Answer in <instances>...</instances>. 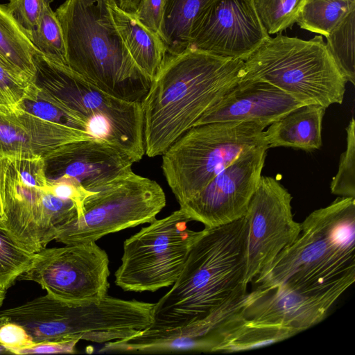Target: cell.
Wrapping results in <instances>:
<instances>
[{
	"instance_id": "1",
	"label": "cell",
	"mask_w": 355,
	"mask_h": 355,
	"mask_svg": "<svg viewBox=\"0 0 355 355\" xmlns=\"http://www.w3.org/2000/svg\"><path fill=\"white\" fill-rule=\"evenodd\" d=\"M246 216L199 232L171 288L157 302L146 328L165 334H216L247 295Z\"/></svg>"
},
{
	"instance_id": "2",
	"label": "cell",
	"mask_w": 355,
	"mask_h": 355,
	"mask_svg": "<svg viewBox=\"0 0 355 355\" xmlns=\"http://www.w3.org/2000/svg\"><path fill=\"white\" fill-rule=\"evenodd\" d=\"M244 77L239 59L191 48L166 54L141 103L145 154L162 155Z\"/></svg>"
},
{
	"instance_id": "3",
	"label": "cell",
	"mask_w": 355,
	"mask_h": 355,
	"mask_svg": "<svg viewBox=\"0 0 355 355\" xmlns=\"http://www.w3.org/2000/svg\"><path fill=\"white\" fill-rule=\"evenodd\" d=\"M297 239L252 281L306 294L355 281V198L340 196L311 212Z\"/></svg>"
},
{
	"instance_id": "4",
	"label": "cell",
	"mask_w": 355,
	"mask_h": 355,
	"mask_svg": "<svg viewBox=\"0 0 355 355\" xmlns=\"http://www.w3.org/2000/svg\"><path fill=\"white\" fill-rule=\"evenodd\" d=\"M55 13L62 31L67 66L106 94L141 103L153 80L132 59L107 0H66Z\"/></svg>"
},
{
	"instance_id": "5",
	"label": "cell",
	"mask_w": 355,
	"mask_h": 355,
	"mask_svg": "<svg viewBox=\"0 0 355 355\" xmlns=\"http://www.w3.org/2000/svg\"><path fill=\"white\" fill-rule=\"evenodd\" d=\"M245 79L267 82L303 105L341 104L347 80L322 35L268 36L245 60Z\"/></svg>"
},
{
	"instance_id": "6",
	"label": "cell",
	"mask_w": 355,
	"mask_h": 355,
	"mask_svg": "<svg viewBox=\"0 0 355 355\" xmlns=\"http://www.w3.org/2000/svg\"><path fill=\"white\" fill-rule=\"evenodd\" d=\"M33 84L87 123L91 135L120 148L135 162L145 154L141 103L106 94L67 65L33 55Z\"/></svg>"
},
{
	"instance_id": "7",
	"label": "cell",
	"mask_w": 355,
	"mask_h": 355,
	"mask_svg": "<svg viewBox=\"0 0 355 355\" xmlns=\"http://www.w3.org/2000/svg\"><path fill=\"white\" fill-rule=\"evenodd\" d=\"M265 128L252 122L218 121L194 125L180 136L162 155V164L179 205L199 193L242 153L267 146Z\"/></svg>"
},
{
	"instance_id": "8",
	"label": "cell",
	"mask_w": 355,
	"mask_h": 355,
	"mask_svg": "<svg viewBox=\"0 0 355 355\" xmlns=\"http://www.w3.org/2000/svg\"><path fill=\"white\" fill-rule=\"evenodd\" d=\"M165 205L161 186L132 171L87 197L80 214L62 226L55 240L65 245L96 242L107 234L153 222Z\"/></svg>"
},
{
	"instance_id": "9",
	"label": "cell",
	"mask_w": 355,
	"mask_h": 355,
	"mask_svg": "<svg viewBox=\"0 0 355 355\" xmlns=\"http://www.w3.org/2000/svg\"><path fill=\"white\" fill-rule=\"evenodd\" d=\"M181 209L149 223L124 241L115 284L125 291L154 292L172 286L180 276L199 232Z\"/></svg>"
},
{
	"instance_id": "10",
	"label": "cell",
	"mask_w": 355,
	"mask_h": 355,
	"mask_svg": "<svg viewBox=\"0 0 355 355\" xmlns=\"http://www.w3.org/2000/svg\"><path fill=\"white\" fill-rule=\"evenodd\" d=\"M109 276L107 253L90 242L43 249L18 280L35 282L57 300L80 304L104 298Z\"/></svg>"
},
{
	"instance_id": "11",
	"label": "cell",
	"mask_w": 355,
	"mask_h": 355,
	"mask_svg": "<svg viewBox=\"0 0 355 355\" xmlns=\"http://www.w3.org/2000/svg\"><path fill=\"white\" fill-rule=\"evenodd\" d=\"M292 196L274 178L262 176L245 214L248 222L245 282H250L298 237Z\"/></svg>"
},
{
	"instance_id": "12",
	"label": "cell",
	"mask_w": 355,
	"mask_h": 355,
	"mask_svg": "<svg viewBox=\"0 0 355 355\" xmlns=\"http://www.w3.org/2000/svg\"><path fill=\"white\" fill-rule=\"evenodd\" d=\"M3 228L26 250L37 253L77 216L74 202L24 184L6 157Z\"/></svg>"
},
{
	"instance_id": "13",
	"label": "cell",
	"mask_w": 355,
	"mask_h": 355,
	"mask_svg": "<svg viewBox=\"0 0 355 355\" xmlns=\"http://www.w3.org/2000/svg\"><path fill=\"white\" fill-rule=\"evenodd\" d=\"M268 148L264 145L242 153L180 209L207 227L244 216L261 177Z\"/></svg>"
},
{
	"instance_id": "14",
	"label": "cell",
	"mask_w": 355,
	"mask_h": 355,
	"mask_svg": "<svg viewBox=\"0 0 355 355\" xmlns=\"http://www.w3.org/2000/svg\"><path fill=\"white\" fill-rule=\"evenodd\" d=\"M268 36L252 0H211L193 26L189 48L244 61Z\"/></svg>"
},
{
	"instance_id": "15",
	"label": "cell",
	"mask_w": 355,
	"mask_h": 355,
	"mask_svg": "<svg viewBox=\"0 0 355 355\" xmlns=\"http://www.w3.org/2000/svg\"><path fill=\"white\" fill-rule=\"evenodd\" d=\"M348 288L306 294L280 286H256L247 293L238 313L252 323L282 327L298 334L322 322Z\"/></svg>"
},
{
	"instance_id": "16",
	"label": "cell",
	"mask_w": 355,
	"mask_h": 355,
	"mask_svg": "<svg viewBox=\"0 0 355 355\" xmlns=\"http://www.w3.org/2000/svg\"><path fill=\"white\" fill-rule=\"evenodd\" d=\"M44 159L47 182L69 180L89 191L128 174L134 163L120 148L96 137L64 144Z\"/></svg>"
},
{
	"instance_id": "17",
	"label": "cell",
	"mask_w": 355,
	"mask_h": 355,
	"mask_svg": "<svg viewBox=\"0 0 355 355\" xmlns=\"http://www.w3.org/2000/svg\"><path fill=\"white\" fill-rule=\"evenodd\" d=\"M302 105L267 82L243 78L206 111L193 126L218 121H240L256 123L266 128Z\"/></svg>"
},
{
	"instance_id": "18",
	"label": "cell",
	"mask_w": 355,
	"mask_h": 355,
	"mask_svg": "<svg viewBox=\"0 0 355 355\" xmlns=\"http://www.w3.org/2000/svg\"><path fill=\"white\" fill-rule=\"evenodd\" d=\"M92 137L88 132L0 104V154L3 156L37 155L44 158L64 144Z\"/></svg>"
},
{
	"instance_id": "19",
	"label": "cell",
	"mask_w": 355,
	"mask_h": 355,
	"mask_svg": "<svg viewBox=\"0 0 355 355\" xmlns=\"http://www.w3.org/2000/svg\"><path fill=\"white\" fill-rule=\"evenodd\" d=\"M326 109L320 105H302L272 122L264 131L268 148L282 146L309 152L320 148Z\"/></svg>"
},
{
	"instance_id": "20",
	"label": "cell",
	"mask_w": 355,
	"mask_h": 355,
	"mask_svg": "<svg viewBox=\"0 0 355 355\" xmlns=\"http://www.w3.org/2000/svg\"><path fill=\"white\" fill-rule=\"evenodd\" d=\"M110 10L121 40L138 68L152 80L166 54L159 36L141 25L130 13L108 1Z\"/></svg>"
},
{
	"instance_id": "21",
	"label": "cell",
	"mask_w": 355,
	"mask_h": 355,
	"mask_svg": "<svg viewBox=\"0 0 355 355\" xmlns=\"http://www.w3.org/2000/svg\"><path fill=\"white\" fill-rule=\"evenodd\" d=\"M297 333L279 326L252 323L238 311L218 330L214 352H234L253 349L288 339Z\"/></svg>"
},
{
	"instance_id": "22",
	"label": "cell",
	"mask_w": 355,
	"mask_h": 355,
	"mask_svg": "<svg viewBox=\"0 0 355 355\" xmlns=\"http://www.w3.org/2000/svg\"><path fill=\"white\" fill-rule=\"evenodd\" d=\"M36 49L26 33L0 4V64L26 81L33 83Z\"/></svg>"
},
{
	"instance_id": "23",
	"label": "cell",
	"mask_w": 355,
	"mask_h": 355,
	"mask_svg": "<svg viewBox=\"0 0 355 355\" xmlns=\"http://www.w3.org/2000/svg\"><path fill=\"white\" fill-rule=\"evenodd\" d=\"M211 0H165L158 35L166 54L177 55L189 48L193 26Z\"/></svg>"
},
{
	"instance_id": "24",
	"label": "cell",
	"mask_w": 355,
	"mask_h": 355,
	"mask_svg": "<svg viewBox=\"0 0 355 355\" xmlns=\"http://www.w3.org/2000/svg\"><path fill=\"white\" fill-rule=\"evenodd\" d=\"M355 10V0H305L296 23L302 29L324 37Z\"/></svg>"
},
{
	"instance_id": "25",
	"label": "cell",
	"mask_w": 355,
	"mask_h": 355,
	"mask_svg": "<svg viewBox=\"0 0 355 355\" xmlns=\"http://www.w3.org/2000/svg\"><path fill=\"white\" fill-rule=\"evenodd\" d=\"M49 122L88 132L87 122L70 112L51 96L35 85L31 94L17 107Z\"/></svg>"
},
{
	"instance_id": "26",
	"label": "cell",
	"mask_w": 355,
	"mask_h": 355,
	"mask_svg": "<svg viewBox=\"0 0 355 355\" xmlns=\"http://www.w3.org/2000/svg\"><path fill=\"white\" fill-rule=\"evenodd\" d=\"M28 37L35 49L45 58L67 65L62 28L50 4L44 7L35 28Z\"/></svg>"
},
{
	"instance_id": "27",
	"label": "cell",
	"mask_w": 355,
	"mask_h": 355,
	"mask_svg": "<svg viewBox=\"0 0 355 355\" xmlns=\"http://www.w3.org/2000/svg\"><path fill=\"white\" fill-rule=\"evenodd\" d=\"M327 47L347 82L355 85V10L329 35Z\"/></svg>"
},
{
	"instance_id": "28",
	"label": "cell",
	"mask_w": 355,
	"mask_h": 355,
	"mask_svg": "<svg viewBox=\"0 0 355 355\" xmlns=\"http://www.w3.org/2000/svg\"><path fill=\"white\" fill-rule=\"evenodd\" d=\"M35 254L21 246L0 226V288H9L30 267Z\"/></svg>"
},
{
	"instance_id": "29",
	"label": "cell",
	"mask_w": 355,
	"mask_h": 355,
	"mask_svg": "<svg viewBox=\"0 0 355 355\" xmlns=\"http://www.w3.org/2000/svg\"><path fill=\"white\" fill-rule=\"evenodd\" d=\"M305 0H252L254 9L269 35L281 33L295 23Z\"/></svg>"
},
{
	"instance_id": "30",
	"label": "cell",
	"mask_w": 355,
	"mask_h": 355,
	"mask_svg": "<svg viewBox=\"0 0 355 355\" xmlns=\"http://www.w3.org/2000/svg\"><path fill=\"white\" fill-rule=\"evenodd\" d=\"M346 150L340 156L338 170L330 184L333 194L355 198V122L352 118L347 127Z\"/></svg>"
},
{
	"instance_id": "31",
	"label": "cell",
	"mask_w": 355,
	"mask_h": 355,
	"mask_svg": "<svg viewBox=\"0 0 355 355\" xmlns=\"http://www.w3.org/2000/svg\"><path fill=\"white\" fill-rule=\"evenodd\" d=\"M9 166L26 185L44 190L47 185L44 159L37 155L7 157Z\"/></svg>"
},
{
	"instance_id": "32",
	"label": "cell",
	"mask_w": 355,
	"mask_h": 355,
	"mask_svg": "<svg viewBox=\"0 0 355 355\" xmlns=\"http://www.w3.org/2000/svg\"><path fill=\"white\" fill-rule=\"evenodd\" d=\"M35 85L0 64V101L11 107L17 105L32 93Z\"/></svg>"
},
{
	"instance_id": "33",
	"label": "cell",
	"mask_w": 355,
	"mask_h": 355,
	"mask_svg": "<svg viewBox=\"0 0 355 355\" xmlns=\"http://www.w3.org/2000/svg\"><path fill=\"white\" fill-rule=\"evenodd\" d=\"M51 0H10L6 7L27 35L35 28L44 7Z\"/></svg>"
},
{
	"instance_id": "34",
	"label": "cell",
	"mask_w": 355,
	"mask_h": 355,
	"mask_svg": "<svg viewBox=\"0 0 355 355\" xmlns=\"http://www.w3.org/2000/svg\"><path fill=\"white\" fill-rule=\"evenodd\" d=\"M35 343L33 338L20 324L12 322L0 323V344L11 354L19 352Z\"/></svg>"
},
{
	"instance_id": "35",
	"label": "cell",
	"mask_w": 355,
	"mask_h": 355,
	"mask_svg": "<svg viewBox=\"0 0 355 355\" xmlns=\"http://www.w3.org/2000/svg\"><path fill=\"white\" fill-rule=\"evenodd\" d=\"M43 191L62 200H71L74 202L77 207V216L82 211L83 204L85 198L94 193V191H87L69 180H59L53 182H47V185Z\"/></svg>"
},
{
	"instance_id": "36",
	"label": "cell",
	"mask_w": 355,
	"mask_h": 355,
	"mask_svg": "<svg viewBox=\"0 0 355 355\" xmlns=\"http://www.w3.org/2000/svg\"><path fill=\"white\" fill-rule=\"evenodd\" d=\"M165 0H141L132 14L145 28L158 35Z\"/></svg>"
},
{
	"instance_id": "37",
	"label": "cell",
	"mask_w": 355,
	"mask_h": 355,
	"mask_svg": "<svg viewBox=\"0 0 355 355\" xmlns=\"http://www.w3.org/2000/svg\"><path fill=\"white\" fill-rule=\"evenodd\" d=\"M78 340H46L35 343L32 346L21 350L19 354H58L76 352Z\"/></svg>"
},
{
	"instance_id": "38",
	"label": "cell",
	"mask_w": 355,
	"mask_h": 355,
	"mask_svg": "<svg viewBox=\"0 0 355 355\" xmlns=\"http://www.w3.org/2000/svg\"><path fill=\"white\" fill-rule=\"evenodd\" d=\"M6 156L0 154V226L3 227L6 220L5 214L4 178Z\"/></svg>"
},
{
	"instance_id": "39",
	"label": "cell",
	"mask_w": 355,
	"mask_h": 355,
	"mask_svg": "<svg viewBox=\"0 0 355 355\" xmlns=\"http://www.w3.org/2000/svg\"><path fill=\"white\" fill-rule=\"evenodd\" d=\"M141 0H108L114 3L121 10L130 14H134L138 8Z\"/></svg>"
},
{
	"instance_id": "40",
	"label": "cell",
	"mask_w": 355,
	"mask_h": 355,
	"mask_svg": "<svg viewBox=\"0 0 355 355\" xmlns=\"http://www.w3.org/2000/svg\"><path fill=\"white\" fill-rule=\"evenodd\" d=\"M6 291L0 288V308L3 304V300L6 297Z\"/></svg>"
},
{
	"instance_id": "41",
	"label": "cell",
	"mask_w": 355,
	"mask_h": 355,
	"mask_svg": "<svg viewBox=\"0 0 355 355\" xmlns=\"http://www.w3.org/2000/svg\"><path fill=\"white\" fill-rule=\"evenodd\" d=\"M0 354H11L9 350L0 344Z\"/></svg>"
},
{
	"instance_id": "42",
	"label": "cell",
	"mask_w": 355,
	"mask_h": 355,
	"mask_svg": "<svg viewBox=\"0 0 355 355\" xmlns=\"http://www.w3.org/2000/svg\"><path fill=\"white\" fill-rule=\"evenodd\" d=\"M10 1V0H9Z\"/></svg>"
}]
</instances>
